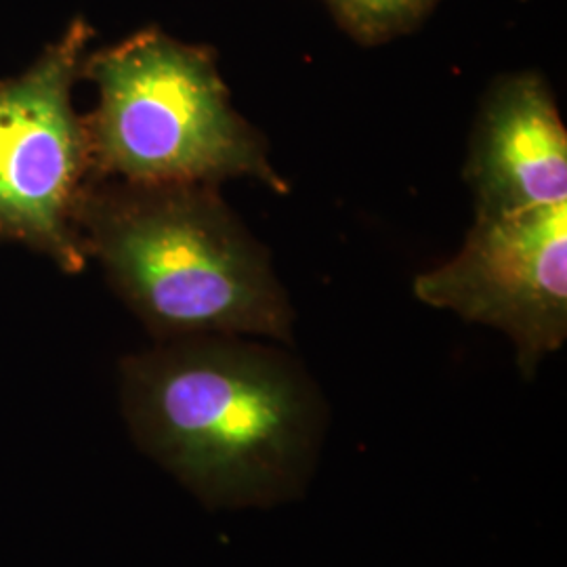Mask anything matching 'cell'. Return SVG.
<instances>
[{"mask_svg": "<svg viewBox=\"0 0 567 567\" xmlns=\"http://www.w3.org/2000/svg\"><path fill=\"white\" fill-rule=\"evenodd\" d=\"M419 301L505 332L532 379L567 339V203L475 215L463 248L414 280Z\"/></svg>", "mask_w": 567, "mask_h": 567, "instance_id": "5", "label": "cell"}, {"mask_svg": "<svg viewBox=\"0 0 567 567\" xmlns=\"http://www.w3.org/2000/svg\"><path fill=\"white\" fill-rule=\"evenodd\" d=\"M465 179L475 215L567 203V131L543 74H507L489 86L473 126Z\"/></svg>", "mask_w": 567, "mask_h": 567, "instance_id": "6", "label": "cell"}, {"mask_svg": "<svg viewBox=\"0 0 567 567\" xmlns=\"http://www.w3.org/2000/svg\"><path fill=\"white\" fill-rule=\"evenodd\" d=\"M91 39V23L79 18L28 70L0 81V238L39 250L63 271L89 261L81 208L97 177L72 91Z\"/></svg>", "mask_w": 567, "mask_h": 567, "instance_id": "4", "label": "cell"}, {"mask_svg": "<svg viewBox=\"0 0 567 567\" xmlns=\"http://www.w3.org/2000/svg\"><path fill=\"white\" fill-rule=\"evenodd\" d=\"M81 236L86 257L158 341H295V309L267 248L215 185L95 179Z\"/></svg>", "mask_w": 567, "mask_h": 567, "instance_id": "2", "label": "cell"}, {"mask_svg": "<svg viewBox=\"0 0 567 567\" xmlns=\"http://www.w3.org/2000/svg\"><path fill=\"white\" fill-rule=\"evenodd\" d=\"M353 41L381 44L412 32L437 0H324Z\"/></svg>", "mask_w": 567, "mask_h": 567, "instance_id": "7", "label": "cell"}, {"mask_svg": "<svg viewBox=\"0 0 567 567\" xmlns=\"http://www.w3.org/2000/svg\"><path fill=\"white\" fill-rule=\"evenodd\" d=\"M82 76L97 89V105L84 116L97 179L215 187L255 179L288 192L208 47L145 28L86 55Z\"/></svg>", "mask_w": 567, "mask_h": 567, "instance_id": "3", "label": "cell"}, {"mask_svg": "<svg viewBox=\"0 0 567 567\" xmlns=\"http://www.w3.org/2000/svg\"><path fill=\"white\" fill-rule=\"evenodd\" d=\"M135 444L208 508L301 498L324 447L328 404L290 351L250 337L158 341L121 364Z\"/></svg>", "mask_w": 567, "mask_h": 567, "instance_id": "1", "label": "cell"}]
</instances>
